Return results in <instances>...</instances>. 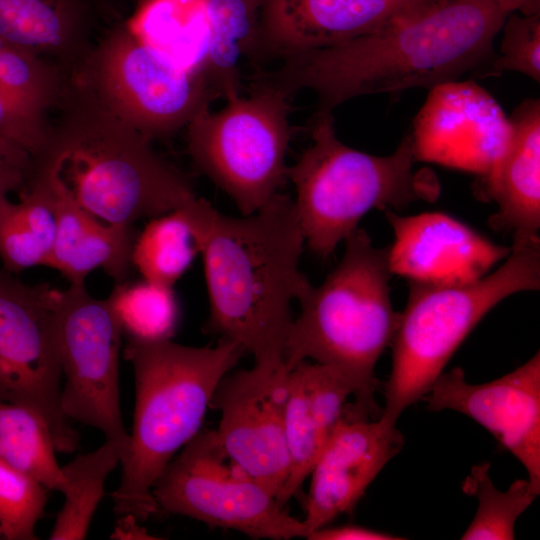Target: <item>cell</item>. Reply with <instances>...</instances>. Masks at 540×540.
I'll use <instances>...</instances> for the list:
<instances>
[{
	"label": "cell",
	"instance_id": "1",
	"mask_svg": "<svg viewBox=\"0 0 540 540\" xmlns=\"http://www.w3.org/2000/svg\"><path fill=\"white\" fill-rule=\"evenodd\" d=\"M507 16L493 0H447L347 42L282 58L254 79L287 97L313 91L315 114L358 96L433 89L488 60Z\"/></svg>",
	"mask_w": 540,
	"mask_h": 540
},
{
	"label": "cell",
	"instance_id": "2",
	"mask_svg": "<svg viewBox=\"0 0 540 540\" xmlns=\"http://www.w3.org/2000/svg\"><path fill=\"white\" fill-rule=\"evenodd\" d=\"M304 235L294 200L277 193L253 214L230 217L209 202L202 248L207 330L239 344L255 365L284 373L291 302L311 284L299 269Z\"/></svg>",
	"mask_w": 540,
	"mask_h": 540
},
{
	"label": "cell",
	"instance_id": "3",
	"mask_svg": "<svg viewBox=\"0 0 540 540\" xmlns=\"http://www.w3.org/2000/svg\"><path fill=\"white\" fill-rule=\"evenodd\" d=\"M59 110L36 172L99 220L132 227L197 197L187 177L156 153L151 139L76 84Z\"/></svg>",
	"mask_w": 540,
	"mask_h": 540
},
{
	"label": "cell",
	"instance_id": "4",
	"mask_svg": "<svg viewBox=\"0 0 540 540\" xmlns=\"http://www.w3.org/2000/svg\"><path fill=\"white\" fill-rule=\"evenodd\" d=\"M244 352L227 339L210 348L128 338L123 356L133 367L136 397L130 452L111 493L117 516L142 522L158 512L154 482L200 431L215 389Z\"/></svg>",
	"mask_w": 540,
	"mask_h": 540
},
{
	"label": "cell",
	"instance_id": "5",
	"mask_svg": "<svg viewBox=\"0 0 540 540\" xmlns=\"http://www.w3.org/2000/svg\"><path fill=\"white\" fill-rule=\"evenodd\" d=\"M344 241L337 267L298 299L301 312L286 337L284 370L307 359L334 369L352 390V413L369 419L379 410L375 365L391 345L399 313L390 300L389 247L374 246L360 228Z\"/></svg>",
	"mask_w": 540,
	"mask_h": 540
},
{
	"label": "cell",
	"instance_id": "6",
	"mask_svg": "<svg viewBox=\"0 0 540 540\" xmlns=\"http://www.w3.org/2000/svg\"><path fill=\"white\" fill-rule=\"evenodd\" d=\"M314 116L313 142L287 167L286 178L295 186L304 239L319 256H329L370 210H399L437 197L432 175L413 170L411 135L392 154L376 156L342 143L332 113Z\"/></svg>",
	"mask_w": 540,
	"mask_h": 540
},
{
	"label": "cell",
	"instance_id": "7",
	"mask_svg": "<svg viewBox=\"0 0 540 540\" xmlns=\"http://www.w3.org/2000/svg\"><path fill=\"white\" fill-rule=\"evenodd\" d=\"M408 283L407 303L391 342L392 367L379 417L389 425H396L407 407L423 399L460 344L494 306L515 293L539 289V236L514 237L504 263L475 281Z\"/></svg>",
	"mask_w": 540,
	"mask_h": 540
},
{
	"label": "cell",
	"instance_id": "8",
	"mask_svg": "<svg viewBox=\"0 0 540 540\" xmlns=\"http://www.w3.org/2000/svg\"><path fill=\"white\" fill-rule=\"evenodd\" d=\"M74 83L151 140L186 127L217 98L203 71L180 65L119 19L97 39Z\"/></svg>",
	"mask_w": 540,
	"mask_h": 540
},
{
	"label": "cell",
	"instance_id": "9",
	"mask_svg": "<svg viewBox=\"0 0 540 540\" xmlns=\"http://www.w3.org/2000/svg\"><path fill=\"white\" fill-rule=\"evenodd\" d=\"M289 97L254 82L248 96L201 111L187 126L195 165L236 203L244 216L268 203L286 179L291 127Z\"/></svg>",
	"mask_w": 540,
	"mask_h": 540
},
{
	"label": "cell",
	"instance_id": "10",
	"mask_svg": "<svg viewBox=\"0 0 540 540\" xmlns=\"http://www.w3.org/2000/svg\"><path fill=\"white\" fill-rule=\"evenodd\" d=\"M159 510L233 529L252 538H307L262 484L234 463L215 430L199 431L165 466L152 486Z\"/></svg>",
	"mask_w": 540,
	"mask_h": 540
},
{
	"label": "cell",
	"instance_id": "11",
	"mask_svg": "<svg viewBox=\"0 0 540 540\" xmlns=\"http://www.w3.org/2000/svg\"><path fill=\"white\" fill-rule=\"evenodd\" d=\"M56 335L64 384L60 405L67 419L100 430L125 462L130 434L122 419L119 353L124 335L109 301L97 299L85 285L60 292Z\"/></svg>",
	"mask_w": 540,
	"mask_h": 540
},
{
	"label": "cell",
	"instance_id": "12",
	"mask_svg": "<svg viewBox=\"0 0 540 540\" xmlns=\"http://www.w3.org/2000/svg\"><path fill=\"white\" fill-rule=\"evenodd\" d=\"M61 290L27 285L0 271V400L25 406L47 424L55 449L73 453L79 435L60 405L56 335Z\"/></svg>",
	"mask_w": 540,
	"mask_h": 540
},
{
	"label": "cell",
	"instance_id": "13",
	"mask_svg": "<svg viewBox=\"0 0 540 540\" xmlns=\"http://www.w3.org/2000/svg\"><path fill=\"white\" fill-rule=\"evenodd\" d=\"M285 377L256 365L227 374L209 403L221 413L215 432L227 456L276 499L290 470L283 418Z\"/></svg>",
	"mask_w": 540,
	"mask_h": 540
},
{
	"label": "cell",
	"instance_id": "14",
	"mask_svg": "<svg viewBox=\"0 0 540 540\" xmlns=\"http://www.w3.org/2000/svg\"><path fill=\"white\" fill-rule=\"evenodd\" d=\"M433 411L451 409L491 432L525 467L540 492V353L514 371L470 384L461 368L441 373L423 397Z\"/></svg>",
	"mask_w": 540,
	"mask_h": 540
},
{
	"label": "cell",
	"instance_id": "15",
	"mask_svg": "<svg viewBox=\"0 0 540 540\" xmlns=\"http://www.w3.org/2000/svg\"><path fill=\"white\" fill-rule=\"evenodd\" d=\"M411 135L415 160L470 171L484 178L499 164L511 137L509 118L474 82L438 85Z\"/></svg>",
	"mask_w": 540,
	"mask_h": 540
},
{
	"label": "cell",
	"instance_id": "16",
	"mask_svg": "<svg viewBox=\"0 0 540 540\" xmlns=\"http://www.w3.org/2000/svg\"><path fill=\"white\" fill-rule=\"evenodd\" d=\"M394 233L388 249L391 274L428 284H462L485 276L511 248L493 243L441 212L399 216L386 210Z\"/></svg>",
	"mask_w": 540,
	"mask_h": 540
},
{
	"label": "cell",
	"instance_id": "17",
	"mask_svg": "<svg viewBox=\"0 0 540 540\" xmlns=\"http://www.w3.org/2000/svg\"><path fill=\"white\" fill-rule=\"evenodd\" d=\"M403 443L396 425H389L380 418L369 421L354 417L347 411L310 473L303 520L309 534L327 526L339 515L351 512Z\"/></svg>",
	"mask_w": 540,
	"mask_h": 540
},
{
	"label": "cell",
	"instance_id": "18",
	"mask_svg": "<svg viewBox=\"0 0 540 540\" xmlns=\"http://www.w3.org/2000/svg\"><path fill=\"white\" fill-rule=\"evenodd\" d=\"M396 17L394 0H263L261 60L335 46Z\"/></svg>",
	"mask_w": 540,
	"mask_h": 540
},
{
	"label": "cell",
	"instance_id": "19",
	"mask_svg": "<svg viewBox=\"0 0 540 540\" xmlns=\"http://www.w3.org/2000/svg\"><path fill=\"white\" fill-rule=\"evenodd\" d=\"M118 19L103 0H0V37L76 79L102 23Z\"/></svg>",
	"mask_w": 540,
	"mask_h": 540
},
{
	"label": "cell",
	"instance_id": "20",
	"mask_svg": "<svg viewBox=\"0 0 540 540\" xmlns=\"http://www.w3.org/2000/svg\"><path fill=\"white\" fill-rule=\"evenodd\" d=\"M352 390L334 369L306 360L296 364L284 382V429L290 459L280 506L297 493L338 422L348 411Z\"/></svg>",
	"mask_w": 540,
	"mask_h": 540
},
{
	"label": "cell",
	"instance_id": "21",
	"mask_svg": "<svg viewBox=\"0 0 540 540\" xmlns=\"http://www.w3.org/2000/svg\"><path fill=\"white\" fill-rule=\"evenodd\" d=\"M510 142L499 164L484 178L486 194L498 205L490 224L514 237L540 228V102L525 100L509 118Z\"/></svg>",
	"mask_w": 540,
	"mask_h": 540
},
{
	"label": "cell",
	"instance_id": "22",
	"mask_svg": "<svg viewBox=\"0 0 540 540\" xmlns=\"http://www.w3.org/2000/svg\"><path fill=\"white\" fill-rule=\"evenodd\" d=\"M47 184L56 217V238L48 266L73 285L84 284L89 273L102 268L122 282L132 265V227L105 223L75 203L57 185Z\"/></svg>",
	"mask_w": 540,
	"mask_h": 540
},
{
	"label": "cell",
	"instance_id": "23",
	"mask_svg": "<svg viewBox=\"0 0 540 540\" xmlns=\"http://www.w3.org/2000/svg\"><path fill=\"white\" fill-rule=\"evenodd\" d=\"M263 0H206L208 39L203 71L216 97L240 95V62L261 61Z\"/></svg>",
	"mask_w": 540,
	"mask_h": 540
},
{
	"label": "cell",
	"instance_id": "24",
	"mask_svg": "<svg viewBox=\"0 0 540 540\" xmlns=\"http://www.w3.org/2000/svg\"><path fill=\"white\" fill-rule=\"evenodd\" d=\"M208 201L195 197L154 217L135 240L131 262L144 280L173 286L201 253L203 215Z\"/></svg>",
	"mask_w": 540,
	"mask_h": 540
},
{
	"label": "cell",
	"instance_id": "25",
	"mask_svg": "<svg viewBox=\"0 0 540 540\" xmlns=\"http://www.w3.org/2000/svg\"><path fill=\"white\" fill-rule=\"evenodd\" d=\"M56 238V217L46 182L36 173L18 202L0 206V258L5 271L48 266Z\"/></svg>",
	"mask_w": 540,
	"mask_h": 540
},
{
	"label": "cell",
	"instance_id": "26",
	"mask_svg": "<svg viewBox=\"0 0 540 540\" xmlns=\"http://www.w3.org/2000/svg\"><path fill=\"white\" fill-rule=\"evenodd\" d=\"M129 24L141 39L180 65L203 71L208 39L206 0H143Z\"/></svg>",
	"mask_w": 540,
	"mask_h": 540
},
{
	"label": "cell",
	"instance_id": "27",
	"mask_svg": "<svg viewBox=\"0 0 540 540\" xmlns=\"http://www.w3.org/2000/svg\"><path fill=\"white\" fill-rule=\"evenodd\" d=\"M122 455L115 444L105 440L96 450L77 455L62 467L65 497L49 539H85L93 515L104 496L108 475L121 464Z\"/></svg>",
	"mask_w": 540,
	"mask_h": 540
},
{
	"label": "cell",
	"instance_id": "28",
	"mask_svg": "<svg viewBox=\"0 0 540 540\" xmlns=\"http://www.w3.org/2000/svg\"><path fill=\"white\" fill-rule=\"evenodd\" d=\"M49 428L35 411L0 400V459L47 490H62L65 477Z\"/></svg>",
	"mask_w": 540,
	"mask_h": 540
},
{
	"label": "cell",
	"instance_id": "29",
	"mask_svg": "<svg viewBox=\"0 0 540 540\" xmlns=\"http://www.w3.org/2000/svg\"><path fill=\"white\" fill-rule=\"evenodd\" d=\"M127 338L171 340L180 310L171 286L142 280L118 282L108 297Z\"/></svg>",
	"mask_w": 540,
	"mask_h": 540
},
{
	"label": "cell",
	"instance_id": "30",
	"mask_svg": "<svg viewBox=\"0 0 540 540\" xmlns=\"http://www.w3.org/2000/svg\"><path fill=\"white\" fill-rule=\"evenodd\" d=\"M489 463L475 465L463 483V491L478 499L477 512L462 535L464 540H511L518 517L538 496L528 480H516L507 491L494 487Z\"/></svg>",
	"mask_w": 540,
	"mask_h": 540
},
{
	"label": "cell",
	"instance_id": "31",
	"mask_svg": "<svg viewBox=\"0 0 540 540\" xmlns=\"http://www.w3.org/2000/svg\"><path fill=\"white\" fill-rule=\"evenodd\" d=\"M47 489L32 476L0 459V538L36 540Z\"/></svg>",
	"mask_w": 540,
	"mask_h": 540
},
{
	"label": "cell",
	"instance_id": "32",
	"mask_svg": "<svg viewBox=\"0 0 540 540\" xmlns=\"http://www.w3.org/2000/svg\"><path fill=\"white\" fill-rule=\"evenodd\" d=\"M500 53L492 61L490 74L520 72L540 82V13H510L502 26Z\"/></svg>",
	"mask_w": 540,
	"mask_h": 540
},
{
	"label": "cell",
	"instance_id": "33",
	"mask_svg": "<svg viewBox=\"0 0 540 540\" xmlns=\"http://www.w3.org/2000/svg\"><path fill=\"white\" fill-rule=\"evenodd\" d=\"M50 127L48 118L0 89V137L21 145L37 159L47 144Z\"/></svg>",
	"mask_w": 540,
	"mask_h": 540
},
{
	"label": "cell",
	"instance_id": "34",
	"mask_svg": "<svg viewBox=\"0 0 540 540\" xmlns=\"http://www.w3.org/2000/svg\"><path fill=\"white\" fill-rule=\"evenodd\" d=\"M36 171L35 157L21 145L0 137V206L12 192H23Z\"/></svg>",
	"mask_w": 540,
	"mask_h": 540
},
{
	"label": "cell",
	"instance_id": "35",
	"mask_svg": "<svg viewBox=\"0 0 540 540\" xmlns=\"http://www.w3.org/2000/svg\"><path fill=\"white\" fill-rule=\"evenodd\" d=\"M307 539L310 540H394L402 539L394 535L372 530L357 525H344L327 528L322 527L311 532Z\"/></svg>",
	"mask_w": 540,
	"mask_h": 540
},
{
	"label": "cell",
	"instance_id": "36",
	"mask_svg": "<svg viewBox=\"0 0 540 540\" xmlns=\"http://www.w3.org/2000/svg\"><path fill=\"white\" fill-rule=\"evenodd\" d=\"M111 539L150 540L157 539L140 526V521L132 514L119 515L111 534Z\"/></svg>",
	"mask_w": 540,
	"mask_h": 540
},
{
	"label": "cell",
	"instance_id": "37",
	"mask_svg": "<svg viewBox=\"0 0 540 540\" xmlns=\"http://www.w3.org/2000/svg\"><path fill=\"white\" fill-rule=\"evenodd\" d=\"M507 15L520 13L532 15L540 13V0H493Z\"/></svg>",
	"mask_w": 540,
	"mask_h": 540
},
{
	"label": "cell",
	"instance_id": "38",
	"mask_svg": "<svg viewBox=\"0 0 540 540\" xmlns=\"http://www.w3.org/2000/svg\"><path fill=\"white\" fill-rule=\"evenodd\" d=\"M399 11V17L424 12L436 7L447 0H394Z\"/></svg>",
	"mask_w": 540,
	"mask_h": 540
},
{
	"label": "cell",
	"instance_id": "39",
	"mask_svg": "<svg viewBox=\"0 0 540 540\" xmlns=\"http://www.w3.org/2000/svg\"><path fill=\"white\" fill-rule=\"evenodd\" d=\"M141 1H143V0H138L139 3H140Z\"/></svg>",
	"mask_w": 540,
	"mask_h": 540
}]
</instances>
